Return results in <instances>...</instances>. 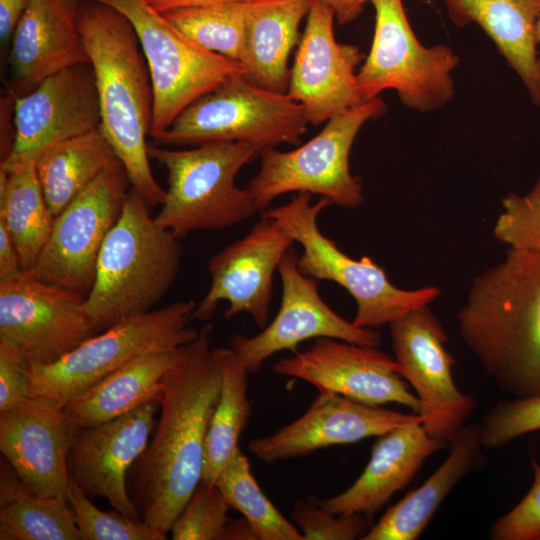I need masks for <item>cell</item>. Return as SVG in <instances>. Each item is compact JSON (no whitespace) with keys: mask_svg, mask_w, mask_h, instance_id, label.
I'll return each instance as SVG.
<instances>
[{"mask_svg":"<svg viewBox=\"0 0 540 540\" xmlns=\"http://www.w3.org/2000/svg\"><path fill=\"white\" fill-rule=\"evenodd\" d=\"M213 326L181 348L162 379L160 415L127 484L141 519L169 532L202 481L206 437L221 390Z\"/></svg>","mask_w":540,"mask_h":540,"instance_id":"obj_1","label":"cell"},{"mask_svg":"<svg viewBox=\"0 0 540 540\" xmlns=\"http://www.w3.org/2000/svg\"><path fill=\"white\" fill-rule=\"evenodd\" d=\"M457 318L460 337L500 390L540 396V254L508 247L473 278Z\"/></svg>","mask_w":540,"mask_h":540,"instance_id":"obj_2","label":"cell"},{"mask_svg":"<svg viewBox=\"0 0 540 540\" xmlns=\"http://www.w3.org/2000/svg\"><path fill=\"white\" fill-rule=\"evenodd\" d=\"M80 27L97 87L99 128L132 189L149 206L161 205L166 191L153 175L147 142L153 121V86L136 32L118 10L91 0H83Z\"/></svg>","mask_w":540,"mask_h":540,"instance_id":"obj_3","label":"cell"},{"mask_svg":"<svg viewBox=\"0 0 540 540\" xmlns=\"http://www.w3.org/2000/svg\"><path fill=\"white\" fill-rule=\"evenodd\" d=\"M135 190L100 250L95 278L84 307L98 332L120 320L152 310L173 285L182 246L158 225Z\"/></svg>","mask_w":540,"mask_h":540,"instance_id":"obj_4","label":"cell"},{"mask_svg":"<svg viewBox=\"0 0 540 540\" xmlns=\"http://www.w3.org/2000/svg\"><path fill=\"white\" fill-rule=\"evenodd\" d=\"M252 142H208L190 149L149 145L148 154L168 173V188L156 223L184 238L194 231L224 230L253 217L257 208L235 178L260 155Z\"/></svg>","mask_w":540,"mask_h":540,"instance_id":"obj_5","label":"cell"},{"mask_svg":"<svg viewBox=\"0 0 540 540\" xmlns=\"http://www.w3.org/2000/svg\"><path fill=\"white\" fill-rule=\"evenodd\" d=\"M195 307L194 300L176 301L126 317L55 362L29 363L30 398L63 409L132 359L190 343L199 334L188 326Z\"/></svg>","mask_w":540,"mask_h":540,"instance_id":"obj_6","label":"cell"},{"mask_svg":"<svg viewBox=\"0 0 540 540\" xmlns=\"http://www.w3.org/2000/svg\"><path fill=\"white\" fill-rule=\"evenodd\" d=\"M312 194L299 192L287 203L267 208L261 217L274 220L303 252L298 256L300 271L317 280L333 281L343 287L356 303L353 323L376 329L406 313L429 306L441 294L436 286L404 290L393 285L383 268L367 256L356 260L341 251L335 241L322 234L317 218L332 205L320 197L311 203Z\"/></svg>","mask_w":540,"mask_h":540,"instance_id":"obj_7","label":"cell"},{"mask_svg":"<svg viewBox=\"0 0 540 540\" xmlns=\"http://www.w3.org/2000/svg\"><path fill=\"white\" fill-rule=\"evenodd\" d=\"M386 110L377 96L330 118L316 136L296 149L282 152L264 147L259 171L247 186L259 211L289 192L319 195L340 207L360 206L362 181L351 174V148L362 126Z\"/></svg>","mask_w":540,"mask_h":540,"instance_id":"obj_8","label":"cell"},{"mask_svg":"<svg viewBox=\"0 0 540 540\" xmlns=\"http://www.w3.org/2000/svg\"><path fill=\"white\" fill-rule=\"evenodd\" d=\"M301 104L236 74L184 109L156 140L167 145L252 142L297 145L306 132Z\"/></svg>","mask_w":540,"mask_h":540,"instance_id":"obj_9","label":"cell"},{"mask_svg":"<svg viewBox=\"0 0 540 540\" xmlns=\"http://www.w3.org/2000/svg\"><path fill=\"white\" fill-rule=\"evenodd\" d=\"M375 11L371 47L356 79L363 101L387 89L414 110L430 112L454 96L452 72L459 58L446 45L424 46L406 15L402 0H368Z\"/></svg>","mask_w":540,"mask_h":540,"instance_id":"obj_10","label":"cell"},{"mask_svg":"<svg viewBox=\"0 0 540 540\" xmlns=\"http://www.w3.org/2000/svg\"><path fill=\"white\" fill-rule=\"evenodd\" d=\"M123 14L133 26L149 68L155 141L191 103L236 74L242 65L206 50L175 28L145 0H91Z\"/></svg>","mask_w":540,"mask_h":540,"instance_id":"obj_11","label":"cell"},{"mask_svg":"<svg viewBox=\"0 0 540 540\" xmlns=\"http://www.w3.org/2000/svg\"><path fill=\"white\" fill-rule=\"evenodd\" d=\"M388 326L394 359L419 400L423 428L431 438L450 443L474 413L477 400L461 392L453 380L456 359L445 346L441 322L424 306Z\"/></svg>","mask_w":540,"mask_h":540,"instance_id":"obj_12","label":"cell"},{"mask_svg":"<svg viewBox=\"0 0 540 540\" xmlns=\"http://www.w3.org/2000/svg\"><path fill=\"white\" fill-rule=\"evenodd\" d=\"M127 181L118 162L55 217L49 238L31 268L38 279L84 296L89 293L100 250L127 196Z\"/></svg>","mask_w":540,"mask_h":540,"instance_id":"obj_13","label":"cell"},{"mask_svg":"<svg viewBox=\"0 0 540 540\" xmlns=\"http://www.w3.org/2000/svg\"><path fill=\"white\" fill-rule=\"evenodd\" d=\"M85 297L38 279L31 269L0 280V341L20 348L29 363L57 361L98 333Z\"/></svg>","mask_w":540,"mask_h":540,"instance_id":"obj_14","label":"cell"},{"mask_svg":"<svg viewBox=\"0 0 540 540\" xmlns=\"http://www.w3.org/2000/svg\"><path fill=\"white\" fill-rule=\"evenodd\" d=\"M297 262L298 255L291 247L278 265L282 298L273 320L256 335L237 334L231 339L230 347L249 374L257 373L278 352H297L298 345L309 339L333 338L365 346L381 345L378 331L356 326L331 309L319 294V280L303 274Z\"/></svg>","mask_w":540,"mask_h":540,"instance_id":"obj_15","label":"cell"},{"mask_svg":"<svg viewBox=\"0 0 540 540\" xmlns=\"http://www.w3.org/2000/svg\"><path fill=\"white\" fill-rule=\"evenodd\" d=\"M379 347L317 338L307 350L273 365L281 376L303 380L319 392L335 393L372 406L396 403L418 414L420 403L395 359Z\"/></svg>","mask_w":540,"mask_h":540,"instance_id":"obj_16","label":"cell"},{"mask_svg":"<svg viewBox=\"0 0 540 540\" xmlns=\"http://www.w3.org/2000/svg\"><path fill=\"white\" fill-rule=\"evenodd\" d=\"M15 138L0 169L35 160L47 147L100 127L93 69L79 64L58 71L14 98Z\"/></svg>","mask_w":540,"mask_h":540,"instance_id":"obj_17","label":"cell"},{"mask_svg":"<svg viewBox=\"0 0 540 540\" xmlns=\"http://www.w3.org/2000/svg\"><path fill=\"white\" fill-rule=\"evenodd\" d=\"M335 14L321 0H310L306 24L289 73L287 94L301 104L308 123L319 125L363 101L357 66L364 54L334 36Z\"/></svg>","mask_w":540,"mask_h":540,"instance_id":"obj_18","label":"cell"},{"mask_svg":"<svg viewBox=\"0 0 540 540\" xmlns=\"http://www.w3.org/2000/svg\"><path fill=\"white\" fill-rule=\"evenodd\" d=\"M294 240L272 219L261 217L250 231L211 257L210 287L193 318L209 320L227 301L225 318L247 313L261 329L268 324L273 274Z\"/></svg>","mask_w":540,"mask_h":540,"instance_id":"obj_19","label":"cell"},{"mask_svg":"<svg viewBox=\"0 0 540 540\" xmlns=\"http://www.w3.org/2000/svg\"><path fill=\"white\" fill-rule=\"evenodd\" d=\"M160 411L159 400L104 423L79 427L71 444L70 478L91 499H106L114 509L140 520L127 484L128 473L147 448Z\"/></svg>","mask_w":540,"mask_h":540,"instance_id":"obj_20","label":"cell"},{"mask_svg":"<svg viewBox=\"0 0 540 540\" xmlns=\"http://www.w3.org/2000/svg\"><path fill=\"white\" fill-rule=\"evenodd\" d=\"M415 421H422L415 413L405 414L319 392L300 417L270 435L251 439L248 449L259 460L273 463L378 437Z\"/></svg>","mask_w":540,"mask_h":540,"instance_id":"obj_21","label":"cell"},{"mask_svg":"<svg viewBox=\"0 0 540 540\" xmlns=\"http://www.w3.org/2000/svg\"><path fill=\"white\" fill-rule=\"evenodd\" d=\"M78 428L64 409L30 398L0 413V451L33 493L67 499V457Z\"/></svg>","mask_w":540,"mask_h":540,"instance_id":"obj_22","label":"cell"},{"mask_svg":"<svg viewBox=\"0 0 540 540\" xmlns=\"http://www.w3.org/2000/svg\"><path fill=\"white\" fill-rule=\"evenodd\" d=\"M83 0H29L10 39L13 98L65 68L89 64L80 27Z\"/></svg>","mask_w":540,"mask_h":540,"instance_id":"obj_23","label":"cell"},{"mask_svg":"<svg viewBox=\"0 0 540 540\" xmlns=\"http://www.w3.org/2000/svg\"><path fill=\"white\" fill-rule=\"evenodd\" d=\"M415 421L380 436L361 475L343 492L319 499L335 514H364L371 517L416 475L424 461L445 445L431 438Z\"/></svg>","mask_w":540,"mask_h":540,"instance_id":"obj_24","label":"cell"},{"mask_svg":"<svg viewBox=\"0 0 540 540\" xmlns=\"http://www.w3.org/2000/svg\"><path fill=\"white\" fill-rule=\"evenodd\" d=\"M436 1V0H431ZM451 20L464 27L477 24L495 44L527 89L540 104L536 28L540 0H439Z\"/></svg>","mask_w":540,"mask_h":540,"instance_id":"obj_25","label":"cell"},{"mask_svg":"<svg viewBox=\"0 0 540 540\" xmlns=\"http://www.w3.org/2000/svg\"><path fill=\"white\" fill-rule=\"evenodd\" d=\"M478 424L465 425L451 440L445 461L419 487L388 508L361 540H416L455 485L479 463Z\"/></svg>","mask_w":540,"mask_h":540,"instance_id":"obj_26","label":"cell"},{"mask_svg":"<svg viewBox=\"0 0 540 540\" xmlns=\"http://www.w3.org/2000/svg\"><path fill=\"white\" fill-rule=\"evenodd\" d=\"M310 0H258L250 4L241 65L255 84L286 93L288 59L299 41V25Z\"/></svg>","mask_w":540,"mask_h":540,"instance_id":"obj_27","label":"cell"},{"mask_svg":"<svg viewBox=\"0 0 540 540\" xmlns=\"http://www.w3.org/2000/svg\"><path fill=\"white\" fill-rule=\"evenodd\" d=\"M182 347L132 359L68 403L64 411L78 427H88L159 400L162 379L179 359Z\"/></svg>","mask_w":540,"mask_h":540,"instance_id":"obj_28","label":"cell"},{"mask_svg":"<svg viewBox=\"0 0 540 540\" xmlns=\"http://www.w3.org/2000/svg\"><path fill=\"white\" fill-rule=\"evenodd\" d=\"M118 162L100 128L53 144L34 160L44 197L55 217Z\"/></svg>","mask_w":540,"mask_h":540,"instance_id":"obj_29","label":"cell"},{"mask_svg":"<svg viewBox=\"0 0 540 540\" xmlns=\"http://www.w3.org/2000/svg\"><path fill=\"white\" fill-rule=\"evenodd\" d=\"M0 540H81L68 500L33 493L3 458L0 463Z\"/></svg>","mask_w":540,"mask_h":540,"instance_id":"obj_30","label":"cell"},{"mask_svg":"<svg viewBox=\"0 0 540 540\" xmlns=\"http://www.w3.org/2000/svg\"><path fill=\"white\" fill-rule=\"evenodd\" d=\"M54 220L33 160L0 169V222L12 236L24 269L34 266Z\"/></svg>","mask_w":540,"mask_h":540,"instance_id":"obj_31","label":"cell"},{"mask_svg":"<svg viewBox=\"0 0 540 540\" xmlns=\"http://www.w3.org/2000/svg\"><path fill=\"white\" fill-rule=\"evenodd\" d=\"M221 371V390L205 444L202 475L204 483L215 484L223 468L239 448L252 406L248 396V375L239 355L231 348H214Z\"/></svg>","mask_w":540,"mask_h":540,"instance_id":"obj_32","label":"cell"},{"mask_svg":"<svg viewBox=\"0 0 540 540\" xmlns=\"http://www.w3.org/2000/svg\"><path fill=\"white\" fill-rule=\"evenodd\" d=\"M215 484L231 509L247 520L257 540H304L298 527L285 518L263 492L241 449L223 468Z\"/></svg>","mask_w":540,"mask_h":540,"instance_id":"obj_33","label":"cell"},{"mask_svg":"<svg viewBox=\"0 0 540 540\" xmlns=\"http://www.w3.org/2000/svg\"><path fill=\"white\" fill-rule=\"evenodd\" d=\"M251 2L179 7L163 16L202 48L241 64Z\"/></svg>","mask_w":540,"mask_h":540,"instance_id":"obj_34","label":"cell"},{"mask_svg":"<svg viewBox=\"0 0 540 540\" xmlns=\"http://www.w3.org/2000/svg\"><path fill=\"white\" fill-rule=\"evenodd\" d=\"M66 497L74 510L81 540H165L167 532L124 513L99 509L70 478Z\"/></svg>","mask_w":540,"mask_h":540,"instance_id":"obj_35","label":"cell"},{"mask_svg":"<svg viewBox=\"0 0 540 540\" xmlns=\"http://www.w3.org/2000/svg\"><path fill=\"white\" fill-rule=\"evenodd\" d=\"M226 498L216 484L201 482L170 532L173 540H229L232 518Z\"/></svg>","mask_w":540,"mask_h":540,"instance_id":"obj_36","label":"cell"},{"mask_svg":"<svg viewBox=\"0 0 540 540\" xmlns=\"http://www.w3.org/2000/svg\"><path fill=\"white\" fill-rule=\"evenodd\" d=\"M501 207L493 226L495 239L540 254V176L526 194L505 196Z\"/></svg>","mask_w":540,"mask_h":540,"instance_id":"obj_37","label":"cell"},{"mask_svg":"<svg viewBox=\"0 0 540 540\" xmlns=\"http://www.w3.org/2000/svg\"><path fill=\"white\" fill-rule=\"evenodd\" d=\"M292 519L304 540L361 539L371 527L369 516L332 513L315 496L298 499L293 505Z\"/></svg>","mask_w":540,"mask_h":540,"instance_id":"obj_38","label":"cell"},{"mask_svg":"<svg viewBox=\"0 0 540 540\" xmlns=\"http://www.w3.org/2000/svg\"><path fill=\"white\" fill-rule=\"evenodd\" d=\"M479 427L485 448H497L540 430V396L498 402L487 411Z\"/></svg>","mask_w":540,"mask_h":540,"instance_id":"obj_39","label":"cell"},{"mask_svg":"<svg viewBox=\"0 0 540 540\" xmlns=\"http://www.w3.org/2000/svg\"><path fill=\"white\" fill-rule=\"evenodd\" d=\"M533 484L521 501L491 527L495 540H540V464L531 459Z\"/></svg>","mask_w":540,"mask_h":540,"instance_id":"obj_40","label":"cell"},{"mask_svg":"<svg viewBox=\"0 0 540 540\" xmlns=\"http://www.w3.org/2000/svg\"><path fill=\"white\" fill-rule=\"evenodd\" d=\"M29 360L17 346L0 341V413L14 410L29 399Z\"/></svg>","mask_w":540,"mask_h":540,"instance_id":"obj_41","label":"cell"},{"mask_svg":"<svg viewBox=\"0 0 540 540\" xmlns=\"http://www.w3.org/2000/svg\"><path fill=\"white\" fill-rule=\"evenodd\" d=\"M23 270L13 238L6 226L0 222V280L14 277Z\"/></svg>","mask_w":540,"mask_h":540,"instance_id":"obj_42","label":"cell"},{"mask_svg":"<svg viewBox=\"0 0 540 540\" xmlns=\"http://www.w3.org/2000/svg\"><path fill=\"white\" fill-rule=\"evenodd\" d=\"M29 0H0V39L10 41L15 26Z\"/></svg>","mask_w":540,"mask_h":540,"instance_id":"obj_43","label":"cell"},{"mask_svg":"<svg viewBox=\"0 0 540 540\" xmlns=\"http://www.w3.org/2000/svg\"><path fill=\"white\" fill-rule=\"evenodd\" d=\"M327 4L335 14L340 25L350 23L362 13L368 0H321Z\"/></svg>","mask_w":540,"mask_h":540,"instance_id":"obj_44","label":"cell"},{"mask_svg":"<svg viewBox=\"0 0 540 540\" xmlns=\"http://www.w3.org/2000/svg\"><path fill=\"white\" fill-rule=\"evenodd\" d=\"M155 11L164 13L171 9L187 6L208 5L229 2H253L258 0H145Z\"/></svg>","mask_w":540,"mask_h":540,"instance_id":"obj_45","label":"cell"},{"mask_svg":"<svg viewBox=\"0 0 540 540\" xmlns=\"http://www.w3.org/2000/svg\"><path fill=\"white\" fill-rule=\"evenodd\" d=\"M536 38H537L538 43H540V19L538 21L537 28H536ZM537 72H538V78L540 82V57H538L537 59Z\"/></svg>","mask_w":540,"mask_h":540,"instance_id":"obj_46","label":"cell"}]
</instances>
